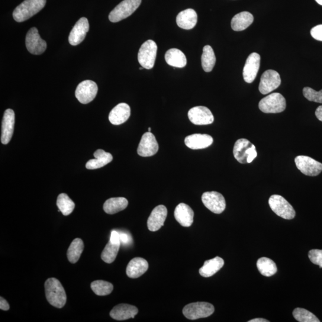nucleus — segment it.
Masks as SVG:
<instances>
[{"label": "nucleus", "mask_w": 322, "mask_h": 322, "mask_svg": "<svg viewBox=\"0 0 322 322\" xmlns=\"http://www.w3.org/2000/svg\"><path fill=\"white\" fill-rule=\"evenodd\" d=\"M149 268V264L143 258L136 257L132 259L127 267L126 273L129 278H139L146 272Z\"/></svg>", "instance_id": "23"}, {"label": "nucleus", "mask_w": 322, "mask_h": 322, "mask_svg": "<svg viewBox=\"0 0 322 322\" xmlns=\"http://www.w3.org/2000/svg\"><path fill=\"white\" fill-rule=\"evenodd\" d=\"M295 163L297 169L304 175L317 176L322 172V164L307 156H298Z\"/></svg>", "instance_id": "10"}, {"label": "nucleus", "mask_w": 322, "mask_h": 322, "mask_svg": "<svg viewBox=\"0 0 322 322\" xmlns=\"http://www.w3.org/2000/svg\"><path fill=\"white\" fill-rule=\"evenodd\" d=\"M281 84V76L275 70H267L263 73L259 85V90L263 95L269 94L278 89Z\"/></svg>", "instance_id": "12"}, {"label": "nucleus", "mask_w": 322, "mask_h": 322, "mask_svg": "<svg viewBox=\"0 0 322 322\" xmlns=\"http://www.w3.org/2000/svg\"><path fill=\"white\" fill-rule=\"evenodd\" d=\"M253 145L246 138L237 140L233 147V155L235 159L240 164H247L250 151Z\"/></svg>", "instance_id": "25"}, {"label": "nucleus", "mask_w": 322, "mask_h": 322, "mask_svg": "<svg viewBox=\"0 0 322 322\" xmlns=\"http://www.w3.org/2000/svg\"><path fill=\"white\" fill-rule=\"evenodd\" d=\"M224 265V260L220 257L205 261L203 266L199 269V274L204 278H209L218 272Z\"/></svg>", "instance_id": "26"}, {"label": "nucleus", "mask_w": 322, "mask_h": 322, "mask_svg": "<svg viewBox=\"0 0 322 322\" xmlns=\"http://www.w3.org/2000/svg\"><path fill=\"white\" fill-rule=\"evenodd\" d=\"M88 19L82 18L74 25L69 36V42L72 46H77L85 39L87 33L89 31Z\"/></svg>", "instance_id": "17"}, {"label": "nucleus", "mask_w": 322, "mask_h": 322, "mask_svg": "<svg viewBox=\"0 0 322 322\" xmlns=\"http://www.w3.org/2000/svg\"><path fill=\"white\" fill-rule=\"evenodd\" d=\"M120 246V242L112 243V242L109 240L102 253L101 258L102 260L108 264L114 262L117 257Z\"/></svg>", "instance_id": "34"}, {"label": "nucleus", "mask_w": 322, "mask_h": 322, "mask_svg": "<svg viewBox=\"0 0 322 322\" xmlns=\"http://www.w3.org/2000/svg\"><path fill=\"white\" fill-rule=\"evenodd\" d=\"M45 293L48 302L53 307L61 308L65 305L66 292L59 280L54 278L48 279L45 282Z\"/></svg>", "instance_id": "1"}, {"label": "nucleus", "mask_w": 322, "mask_h": 322, "mask_svg": "<svg viewBox=\"0 0 322 322\" xmlns=\"http://www.w3.org/2000/svg\"><path fill=\"white\" fill-rule=\"evenodd\" d=\"M141 3V0H124L110 13L109 21L116 23L127 18L136 11Z\"/></svg>", "instance_id": "5"}, {"label": "nucleus", "mask_w": 322, "mask_h": 322, "mask_svg": "<svg viewBox=\"0 0 322 322\" xmlns=\"http://www.w3.org/2000/svg\"><path fill=\"white\" fill-rule=\"evenodd\" d=\"M98 92L96 83L91 80H86L79 84L75 91V96L83 104H88L95 99Z\"/></svg>", "instance_id": "9"}, {"label": "nucleus", "mask_w": 322, "mask_h": 322, "mask_svg": "<svg viewBox=\"0 0 322 322\" xmlns=\"http://www.w3.org/2000/svg\"><path fill=\"white\" fill-rule=\"evenodd\" d=\"M293 316L299 322H320L313 313L304 308H295L293 311Z\"/></svg>", "instance_id": "37"}, {"label": "nucleus", "mask_w": 322, "mask_h": 322, "mask_svg": "<svg viewBox=\"0 0 322 322\" xmlns=\"http://www.w3.org/2000/svg\"><path fill=\"white\" fill-rule=\"evenodd\" d=\"M269 320L265 319L263 318H254V319L249 320V322H269Z\"/></svg>", "instance_id": "45"}, {"label": "nucleus", "mask_w": 322, "mask_h": 322, "mask_svg": "<svg viewBox=\"0 0 322 322\" xmlns=\"http://www.w3.org/2000/svg\"><path fill=\"white\" fill-rule=\"evenodd\" d=\"M138 310L134 305L121 304L116 305L110 312L112 318L117 320H125L134 318L138 313Z\"/></svg>", "instance_id": "20"}, {"label": "nucleus", "mask_w": 322, "mask_h": 322, "mask_svg": "<svg viewBox=\"0 0 322 322\" xmlns=\"http://www.w3.org/2000/svg\"><path fill=\"white\" fill-rule=\"evenodd\" d=\"M0 308L5 311H8L10 309V305L8 301L2 297H0Z\"/></svg>", "instance_id": "43"}, {"label": "nucleus", "mask_w": 322, "mask_h": 322, "mask_svg": "<svg viewBox=\"0 0 322 322\" xmlns=\"http://www.w3.org/2000/svg\"><path fill=\"white\" fill-rule=\"evenodd\" d=\"M185 143L190 149H202L211 146L213 143V138L208 134H194L187 136Z\"/></svg>", "instance_id": "19"}, {"label": "nucleus", "mask_w": 322, "mask_h": 322, "mask_svg": "<svg viewBox=\"0 0 322 322\" xmlns=\"http://www.w3.org/2000/svg\"><path fill=\"white\" fill-rule=\"evenodd\" d=\"M130 114V106L125 103H121L116 106L111 111L109 115V120L113 125H121L128 120Z\"/></svg>", "instance_id": "21"}, {"label": "nucleus", "mask_w": 322, "mask_h": 322, "mask_svg": "<svg viewBox=\"0 0 322 322\" xmlns=\"http://www.w3.org/2000/svg\"><path fill=\"white\" fill-rule=\"evenodd\" d=\"M128 202L125 198H112L108 199L104 205V209L106 213L114 214L123 211L127 207Z\"/></svg>", "instance_id": "30"}, {"label": "nucleus", "mask_w": 322, "mask_h": 322, "mask_svg": "<svg viewBox=\"0 0 322 322\" xmlns=\"http://www.w3.org/2000/svg\"><path fill=\"white\" fill-rule=\"evenodd\" d=\"M315 2H316L318 4L322 6V0H315Z\"/></svg>", "instance_id": "46"}, {"label": "nucleus", "mask_w": 322, "mask_h": 322, "mask_svg": "<svg viewBox=\"0 0 322 322\" xmlns=\"http://www.w3.org/2000/svg\"><path fill=\"white\" fill-rule=\"evenodd\" d=\"M148 131H149V132H150L151 131V128L149 127V128H148Z\"/></svg>", "instance_id": "47"}, {"label": "nucleus", "mask_w": 322, "mask_h": 322, "mask_svg": "<svg viewBox=\"0 0 322 322\" xmlns=\"http://www.w3.org/2000/svg\"><path fill=\"white\" fill-rule=\"evenodd\" d=\"M214 310V305L208 302H196L186 305L183 308V313L188 319L196 320L210 316Z\"/></svg>", "instance_id": "4"}, {"label": "nucleus", "mask_w": 322, "mask_h": 322, "mask_svg": "<svg viewBox=\"0 0 322 322\" xmlns=\"http://www.w3.org/2000/svg\"><path fill=\"white\" fill-rule=\"evenodd\" d=\"M259 109L266 114H277L285 110L286 100L279 93H272L261 100L259 105Z\"/></svg>", "instance_id": "3"}, {"label": "nucleus", "mask_w": 322, "mask_h": 322, "mask_svg": "<svg viewBox=\"0 0 322 322\" xmlns=\"http://www.w3.org/2000/svg\"><path fill=\"white\" fill-rule=\"evenodd\" d=\"M15 114L12 109H8L5 112L2 121V143L7 144L11 140L14 134Z\"/></svg>", "instance_id": "18"}, {"label": "nucleus", "mask_w": 322, "mask_h": 322, "mask_svg": "<svg viewBox=\"0 0 322 322\" xmlns=\"http://www.w3.org/2000/svg\"><path fill=\"white\" fill-rule=\"evenodd\" d=\"M303 95L309 101L322 104V90L317 92L310 88H305L303 89Z\"/></svg>", "instance_id": "38"}, {"label": "nucleus", "mask_w": 322, "mask_h": 322, "mask_svg": "<svg viewBox=\"0 0 322 322\" xmlns=\"http://www.w3.org/2000/svg\"><path fill=\"white\" fill-rule=\"evenodd\" d=\"M159 149L155 137L150 132L145 133L138 145L137 153L142 157H149L155 154Z\"/></svg>", "instance_id": "13"}, {"label": "nucleus", "mask_w": 322, "mask_h": 322, "mask_svg": "<svg viewBox=\"0 0 322 322\" xmlns=\"http://www.w3.org/2000/svg\"><path fill=\"white\" fill-rule=\"evenodd\" d=\"M119 236H120V240L121 245H123L124 246H127L128 245H130L133 242L132 237L130 233L126 232H123V231H120L119 232Z\"/></svg>", "instance_id": "40"}, {"label": "nucleus", "mask_w": 322, "mask_h": 322, "mask_svg": "<svg viewBox=\"0 0 322 322\" xmlns=\"http://www.w3.org/2000/svg\"><path fill=\"white\" fill-rule=\"evenodd\" d=\"M57 206L64 216L72 213L75 208V203L66 193H61L57 199Z\"/></svg>", "instance_id": "35"}, {"label": "nucleus", "mask_w": 322, "mask_h": 322, "mask_svg": "<svg viewBox=\"0 0 322 322\" xmlns=\"http://www.w3.org/2000/svg\"><path fill=\"white\" fill-rule=\"evenodd\" d=\"M254 17L250 12H243L234 16L231 22V27L234 31L246 30L253 24Z\"/></svg>", "instance_id": "28"}, {"label": "nucleus", "mask_w": 322, "mask_h": 322, "mask_svg": "<svg viewBox=\"0 0 322 322\" xmlns=\"http://www.w3.org/2000/svg\"><path fill=\"white\" fill-rule=\"evenodd\" d=\"M157 49V45L153 40H147L141 45L138 53V60L143 68H153L155 62Z\"/></svg>", "instance_id": "7"}, {"label": "nucleus", "mask_w": 322, "mask_h": 322, "mask_svg": "<svg viewBox=\"0 0 322 322\" xmlns=\"http://www.w3.org/2000/svg\"><path fill=\"white\" fill-rule=\"evenodd\" d=\"M310 34L315 40L322 41V25L315 26L312 28Z\"/></svg>", "instance_id": "41"}, {"label": "nucleus", "mask_w": 322, "mask_h": 322, "mask_svg": "<svg viewBox=\"0 0 322 322\" xmlns=\"http://www.w3.org/2000/svg\"><path fill=\"white\" fill-rule=\"evenodd\" d=\"M198 15L194 10L188 9L180 12L177 15L176 22L180 28L189 30L194 28L197 24Z\"/></svg>", "instance_id": "24"}, {"label": "nucleus", "mask_w": 322, "mask_h": 322, "mask_svg": "<svg viewBox=\"0 0 322 322\" xmlns=\"http://www.w3.org/2000/svg\"><path fill=\"white\" fill-rule=\"evenodd\" d=\"M257 156V152L256 150V146L253 145V146L251 147V149L250 151L249 157H248L247 163H252L254 159L256 158Z\"/></svg>", "instance_id": "42"}, {"label": "nucleus", "mask_w": 322, "mask_h": 322, "mask_svg": "<svg viewBox=\"0 0 322 322\" xmlns=\"http://www.w3.org/2000/svg\"><path fill=\"white\" fill-rule=\"evenodd\" d=\"M201 62L202 68L204 71L209 72L213 69L215 62H216V57H215L213 49L208 45L203 48Z\"/></svg>", "instance_id": "32"}, {"label": "nucleus", "mask_w": 322, "mask_h": 322, "mask_svg": "<svg viewBox=\"0 0 322 322\" xmlns=\"http://www.w3.org/2000/svg\"><path fill=\"white\" fill-rule=\"evenodd\" d=\"M85 245L80 238H76L70 244L67 252V259L72 264H75L79 259L84 251Z\"/></svg>", "instance_id": "33"}, {"label": "nucleus", "mask_w": 322, "mask_h": 322, "mask_svg": "<svg viewBox=\"0 0 322 322\" xmlns=\"http://www.w3.org/2000/svg\"><path fill=\"white\" fill-rule=\"evenodd\" d=\"M188 117L192 123L198 125L211 124L214 121L212 112L205 106H196L190 109Z\"/></svg>", "instance_id": "14"}, {"label": "nucleus", "mask_w": 322, "mask_h": 322, "mask_svg": "<svg viewBox=\"0 0 322 322\" xmlns=\"http://www.w3.org/2000/svg\"><path fill=\"white\" fill-rule=\"evenodd\" d=\"M166 62L169 65L182 68L186 66L187 59L185 54L177 48H172L167 51L165 55Z\"/></svg>", "instance_id": "29"}, {"label": "nucleus", "mask_w": 322, "mask_h": 322, "mask_svg": "<svg viewBox=\"0 0 322 322\" xmlns=\"http://www.w3.org/2000/svg\"><path fill=\"white\" fill-rule=\"evenodd\" d=\"M175 217L176 220L182 226L190 227L191 226L193 222L194 212L189 205L184 203H181L177 205L175 209Z\"/></svg>", "instance_id": "22"}, {"label": "nucleus", "mask_w": 322, "mask_h": 322, "mask_svg": "<svg viewBox=\"0 0 322 322\" xmlns=\"http://www.w3.org/2000/svg\"><path fill=\"white\" fill-rule=\"evenodd\" d=\"M25 43L29 52L35 55L43 54L47 48L46 42L42 39L35 27L31 28L28 32Z\"/></svg>", "instance_id": "8"}, {"label": "nucleus", "mask_w": 322, "mask_h": 322, "mask_svg": "<svg viewBox=\"0 0 322 322\" xmlns=\"http://www.w3.org/2000/svg\"><path fill=\"white\" fill-rule=\"evenodd\" d=\"M96 157L94 159H90L86 164V168L89 170H96L102 168L113 160V156L110 153L106 152L102 149H98L94 153Z\"/></svg>", "instance_id": "27"}, {"label": "nucleus", "mask_w": 322, "mask_h": 322, "mask_svg": "<svg viewBox=\"0 0 322 322\" xmlns=\"http://www.w3.org/2000/svg\"><path fill=\"white\" fill-rule=\"evenodd\" d=\"M93 291L99 296H105L110 294L114 289L111 283L104 281H95L91 283Z\"/></svg>", "instance_id": "36"}, {"label": "nucleus", "mask_w": 322, "mask_h": 322, "mask_svg": "<svg viewBox=\"0 0 322 322\" xmlns=\"http://www.w3.org/2000/svg\"><path fill=\"white\" fill-rule=\"evenodd\" d=\"M308 257L312 263L322 268V250H310L308 253Z\"/></svg>", "instance_id": "39"}, {"label": "nucleus", "mask_w": 322, "mask_h": 322, "mask_svg": "<svg viewBox=\"0 0 322 322\" xmlns=\"http://www.w3.org/2000/svg\"><path fill=\"white\" fill-rule=\"evenodd\" d=\"M168 214L167 208L163 205L157 206L153 209L147 220V227L151 231L160 229L164 225Z\"/></svg>", "instance_id": "16"}, {"label": "nucleus", "mask_w": 322, "mask_h": 322, "mask_svg": "<svg viewBox=\"0 0 322 322\" xmlns=\"http://www.w3.org/2000/svg\"><path fill=\"white\" fill-rule=\"evenodd\" d=\"M46 4V0H25L15 9L13 17L16 22H24L38 14Z\"/></svg>", "instance_id": "2"}, {"label": "nucleus", "mask_w": 322, "mask_h": 322, "mask_svg": "<svg viewBox=\"0 0 322 322\" xmlns=\"http://www.w3.org/2000/svg\"><path fill=\"white\" fill-rule=\"evenodd\" d=\"M202 201L209 210L217 214L222 213L226 206L224 196L217 192H207L203 193Z\"/></svg>", "instance_id": "11"}, {"label": "nucleus", "mask_w": 322, "mask_h": 322, "mask_svg": "<svg viewBox=\"0 0 322 322\" xmlns=\"http://www.w3.org/2000/svg\"><path fill=\"white\" fill-rule=\"evenodd\" d=\"M315 115L318 120L322 122V105L318 106L317 108L316 111L315 112Z\"/></svg>", "instance_id": "44"}, {"label": "nucleus", "mask_w": 322, "mask_h": 322, "mask_svg": "<svg viewBox=\"0 0 322 322\" xmlns=\"http://www.w3.org/2000/svg\"><path fill=\"white\" fill-rule=\"evenodd\" d=\"M260 66V56L257 53H253L247 58L243 70L245 82L252 83L256 79Z\"/></svg>", "instance_id": "15"}, {"label": "nucleus", "mask_w": 322, "mask_h": 322, "mask_svg": "<svg viewBox=\"0 0 322 322\" xmlns=\"http://www.w3.org/2000/svg\"><path fill=\"white\" fill-rule=\"evenodd\" d=\"M257 266L258 270L262 275L270 277L275 275L278 269L275 262L267 257H262L257 261Z\"/></svg>", "instance_id": "31"}, {"label": "nucleus", "mask_w": 322, "mask_h": 322, "mask_svg": "<svg viewBox=\"0 0 322 322\" xmlns=\"http://www.w3.org/2000/svg\"><path fill=\"white\" fill-rule=\"evenodd\" d=\"M269 204L272 210L278 216L286 220H292L295 217L296 212L292 206L281 195L270 196Z\"/></svg>", "instance_id": "6"}]
</instances>
